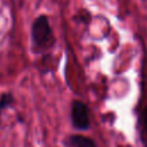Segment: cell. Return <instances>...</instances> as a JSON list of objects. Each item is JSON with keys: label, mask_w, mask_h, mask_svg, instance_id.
<instances>
[{"label": "cell", "mask_w": 147, "mask_h": 147, "mask_svg": "<svg viewBox=\"0 0 147 147\" xmlns=\"http://www.w3.org/2000/svg\"><path fill=\"white\" fill-rule=\"evenodd\" d=\"M70 116H71V123L75 129L87 130L90 127V111L84 102L79 100L72 101Z\"/></svg>", "instance_id": "obj_2"}, {"label": "cell", "mask_w": 147, "mask_h": 147, "mask_svg": "<svg viewBox=\"0 0 147 147\" xmlns=\"http://www.w3.org/2000/svg\"><path fill=\"white\" fill-rule=\"evenodd\" d=\"M138 132L144 147H147V106L144 107L138 116Z\"/></svg>", "instance_id": "obj_3"}, {"label": "cell", "mask_w": 147, "mask_h": 147, "mask_svg": "<svg viewBox=\"0 0 147 147\" xmlns=\"http://www.w3.org/2000/svg\"><path fill=\"white\" fill-rule=\"evenodd\" d=\"M14 101V98L10 93H5L0 96V116H1V111L2 109L7 108L8 106H10Z\"/></svg>", "instance_id": "obj_5"}, {"label": "cell", "mask_w": 147, "mask_h": 147, "mask_svg": "<svg viewBox=\"0 0 147 147\" xmlns=\"http://www.w3.org/2000/svg\"><path fill=\"white\" fill-rule=\"evenodd\" d=\"M31 39L34 51H46L54 45L55 38L47 15H39L31 25Z\"/></svg>", "instance_id": "obj_1"}, {"label": "cell", "mask_w": 147, "mask_h": 147, "mask_svg": "<svg viewBox=\"0 0 147 147\" xmlns=\"http://www.w3.org/2000/svg\"><path fill=\"white\" fill-rule=\"evenodd\" d=\"M69 147H96V144L93 139L82 136V134H72L68 138Z\"/></svg>", "instance_id": "obj_4"}]
</instances>
